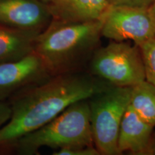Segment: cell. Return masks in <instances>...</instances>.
I'll list each match as a JSON object with an SVG mask.
<instances>
[{"mask_svg": "<svg viewBox=\"0 0 155 155\" xmlns=\"http://www.w3.org/2000/svg\"><path fill=\"white\" fill-rule=\"evenodd\" d=\"M109 86L84 75L63 73L34 85L9 101L12 114L0 129V147L11 146L73 103L88 99Z\"/></svg>", "mask_w": 155, "mask_h": 155, "instance_id": "obj_1", "label": "cell"}, {"mask_svg": "<svg viewBox=\"0 0 155 155\" xmlns=\"http://www.w3.org/2000/svg\"><path fill=\"white\" fill-rule=\"evenodd\" d=\"M103 22L104 17L87 22L53 19L35 38L33 52L50 75L66 73L96 48Z\"/></svg>", "mask_w": 155, "mask_h": 155, "instance_id": "obj_2", "label": "cell"}, {"mask_svg": "<svg viewBox=\"0 0 155 155\" xmlns=\"http://www.w3.org/2000/svg\"><path fill=\"white\" fill-rule=\"evenodd\" d=\"M88 99L73 103L52 121L23 136L11 146L21 154H35L43 147L94 146Z\"/></svg>", "mask_w": 155, "mask_h": 155, "instance_id": "obj_3", "label": "cell"}, {"mask_svg": "<svg viewBox=\"0 0 155 155\" xmlns=\"http://www.w3.org/2000/svg\"><path fill=\"white\" fill-rule=\"evenodd\" d=\"M131 87L111 86L89 99L94 143L100 154H118L122 119L130 103Z\"/></svg>", "mask_w": 155, "mask_h": 155, "instance_id": "obj_4", "label": "cell"}, {"mask_svg": "<svg viewBox=\"0 0 155 155\" xmlns=\"http://www.w3.org/2000/svg\"><path fill=\"white\" fill-rule=\"evenodd\" d=\"M94 75L111 86L132 87L145 81L144 65L139 46L114 41L95 53L91 62Z\"/></svg>", "mask_w": 155, "mask_h": 155, "instance_id": "obj_5", "label": "cell"}, {"mask_svg": "<svg viewBox=\"0 0 155 155\" xmlns=\"http://www.w3.org/2000/svg\"><path fill=\"white\" fill-rule=\"evenodd\" d=\"M101 36L113 41L132 40L136 45L155 38V28L148 8L111 5L104 17Z\"/></svg>", "mask_w": 155, "mask_h": 155, "instance_id": "obj_6", "label": "cell"}, {"mask_svg": "<svg viewBox=\"0 0 155 155\" xmlns=\"http://www.w3.org/2000/svg\"><path fill=\"white\" fill-rule=\"evenodd\" d=\"M50 75L34 52L18 61L0 63V101L9 102Z\"/></svg>", "mask_w": 155, "mask_h": 155, "instance_id": "obj_7", "label": "cell"}, {"mask_svg": "<svg viewBox=\"0 0 155 155\" xmlns=\"http://www.w3.org/2000/svg\"><path fill=\"white\" fill-rule=\"evenodd\" d=\"M53 19L39 0H0V25L38 35Z\"/></svg>", "mask_w": 155, "mask_h": 155, "instance_id": "obj_8", "label": "cell"}, {"mask_svg": "<svg viewBox=\"0 0 155 155\" xmlns=\"http://www.w3.org/2000/svg\"><path fill=\"white\" fill-rule=\"evenodd\" d=\"M154 127L143 121L130 106L120 125L117 141L118 154L124 152L142 154L148 151Z\"/></svg>", "mask_w": 155, "mask_h": 155, "instance_id": "obj_9", "label": "cell"}, {"mask_svg": "<svg viewBox=\"0 0 155 155\" xmlns=\"http://www.w3.org/2000/svg\"><path fill=\"white\" fill-rule=\"evenodd\" d=\"M110 6L108 0H58L48 7L53 19L87 22L103 18Z\"/></svg>", "mask_w": 155, "mask_h": 155, "instance_id": "obj_10", "label": "cell"}, {"mask_svg": "<svg viewBox=\"0 0 155 155\" xmlns=\"http://www.w3.org/2000/svg\"><path fill=\"white\" fill-rule=\"evenodd\" d=\"M36 36L0 25V63L18 61L32 53Z\"/></svg>", "mask_w": 155, "mask_h": 155, "instance_id": "obj_11", "label": "cell"}, {"mask_svg": "<svg viewBox=\"0 0 155 155\" xmlns=\"http://www.w3.org/2000/svg\"><path fill=\"white\" fill-rule=\"evenodd\" d=\"M129 106L149 124L155 126V87L146 80L131 87Z\"/></svg>", "mask_w": 155, "mask_h": 155, "instance_id": "obj_12", "label": "cell"}, {"mask_svg": "<svg viewBox=\"0 0 155 155\" xmlns=\"http://www.w3.org/2000/svg\"><path fill=\"white\" fill-rule=\"evenodd\" d=\"M144 65L145 80L155 87V38L139 46Z\"/></svg>", "mask_w": 155, "mask_h": 155, "instance_id": "obj_13", "label": "cell"}, {"mask_svg": "<svg viewBox=\"0 0 155 155\" xmlns=\"http://www.w3.org/2000/svg\"><path fill=\"white\" fill-rule=\"evenodd\" d=\"M55 155H98L100 152L94 146L66 147L58 149V151L53 153Z\"/></svg>", "mask_w": 155, "mask_h": 155, "instance_id": "obj_14", "label": "cell"}, {"mask_svg": "<svg viewBox=\"0 0 155 155\" xmlns=\"http://www.w3.org/2000/svg\"><path fill=\"white\" fill-rule=\"evenodd\" d=\"M154 0H108L111 5H127L148 8Z\"/></svg>", "mask_w": 155, "mask_h": 155, "instance_id": "obj_15", "label": "cell"}, {"mask_svg": "<svg viewBox=\"0 0 155 155\" xmlns=\"http://www.w3.org/2000/svg\"><path fill=\"white\" fill-rule=\"evenodd\" d=\"M12 114L10 104L7 101H0V129L9 121Z\"/></svg>", "mask_w": 155, "mask_h": 155, "instance_id": "obj_16", "label": "cell"}, {"mask_svg": "<svg viewBox=\"0 0 155 155\" xmlns=\"http://www.w3.org/2000/svg\"><path fill=\"white\" fill-rule=\"evenodd\" d=\"M148 12L155 28V0L152 4H151L150 7H148Z\"/></svg>", "mask_w": 155, "mask_h": 155, "instance_id": "obj_17", "label": "cell"}, {"mask_svg": "<svg viewBox=\"0 0 155 155\" xmlns=\"http://www.w3.org/2000/svg\"><path fill=\"white\" fill-rule=\"evenodd\" d=\"M39 1H40L41 2L45 4V5H48V7H49V6L53 5L54 3H55L58 0H39Z\"/></svg>", "mask_w": 155, "mask_h": 155, "instance_id": "obj_18", "label": "cell"}]
</instances>
